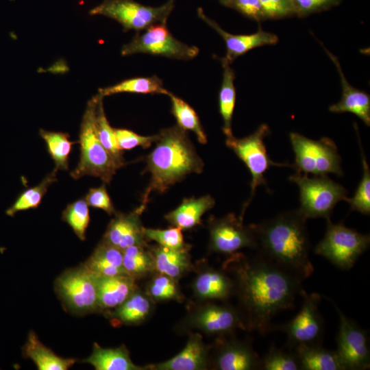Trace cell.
Listing matches in <instances>:
<instances>
[{"label":"cell","mask_w":370,"mask_h":370,"mask_svg":"<svg viewBox=\"0 0 370 370\" xmlns=\"http://www.w3.org/2000/svg\"><path fill=\"white\" fill-rule=\"evenodd\" d=\"M370 244L369 234H363L342 223H333L327 219L326 231L317 245L314 253L328 259L343 270H349Z\"/></svg>","instance_id":"ba28073f"},{"label":"cell","mask_w":370,"mask_h":370,"mask_svg":"<svg viewBox=\"0 0 370 370\" xmlns=\"http://www.w3.org/2000/svg\"><path fill=\"white\" fill-rule=\"evenodd\" d=\"M119 147L121 150H128L140 146L145 149L149 147L157 139L158 135L141 136L132 130L114 128Z\"/></svg>","instance_id":"b9f144b4"},{"label":"cell","mask_w":370,"mask_h":370,"mask_svg":"<svg viewBox=\"0 0 370 370\" xmlns=\"http://www.w3.org/2000/svg\"><path fill=\"white\" fill-rule=\"evenodd\" d=\"M175 1L169 0L159 7H151L134 0H103L89 14L112 18L122 25L124 31L140 32L154 25L166 24Z\"/></svg>","instance_id":"9c48e42d"},{"label":"cell","mask_w":370,"mask_h":370,"mask_svg":"<svg viewBox=\"0 0 370 370\" xmlns=\"http://www.w3.org/2000/svg\"><path fill=\"white\" fill-rule=\"evenodd\" d=\"M299 189L300 207L298 211L306 219H330L336 204L345 201L347 190L333 181L328 175H314L295 174L288 177Z\"/></svg>","instance_id":"5b68a950"},{"label":"cell","mask_w":370,"mask_h":370,"mask_svg":"<svg viewBox=\"0 0 370 370\" xmlns=\"http://www.w3.org/2000/svg\"><path fill=\"white\" fill-rule=\"evenodd\" d=\"M166 25L157 24L138 32L130 42L123 46L121 55L147 53L184 60L195 58L199 48L176 39Z\"/></svg>","instance_id":"8fae6325"},{"label":"cell","mask_w":370,"mask_h":370,"mask_svg":"<svg viewBox=\"0 0 370 370\" xmlns=\"http://www.w3.org/2000/svg\"><path fill=\"white\" fill-rule=\"evenodd\" d=\"M214 204V199L209 195L186 198L175 209L167 213L164 219L182 230H190L201 223L202 216Z\"/></svg>","instance_id":"cb8c5ba5"},{"label":"cell","mask_w":370,"mask_h":370,"mask_svg":"<svg viewBox=\"0 0 370 370\" xmlns=\"http://www.w3.org/2000/svg\"><path fill=\"white\" fill-rule=\"evenodd\" d=\"M122 92L168 95L169 91L164 87L162 81L156 75L127 79L113 86L99 88L98 91L102 97Z\"/></svg>","instance_id":"4dcf8cb0"},{"label":"cell","mask_w":370,"mask_h":370,"mask_svg":"<svg viewBox=\"0 0 370 370\" xmlns=\"http://www.w3.org/2000/svg\"><path fill=\"white\" fill-rule=\"evenodd\" d=\"M123 266L125 273L136 280L155 271L149 245H134L123 250Z\"/></svg>","instance_id":"1f68e13d"},{"label":"cell","mask_w":370,"mask_h":370,"mask_svg":"<svg viewBox=\"0 0 370 370\" xmlns=\"http://www.w3.org/2000/svg\"><path fill=\"white\" fill-rule=\"evenodd\" d=\"M339 319L336 350L345 370H364L370 367L367 333L345 315L331 301Z\"/></svg>","instance_id":"5bb4252c"},{"label":"cell","mask_w":370,"mask_h":370,"mask_svg":"<svg viewBox=\"0 0 370 370\" xmlns=\"http://www.w3.org/2000/svg\"><path fill=\"white\" fill-rule=\"evenodd\" d=\"M199 16L208 25L212 27L224 40L226 45V55L223 58L231 64L238 56L249 50L264 45H275L278 42V37L270 32L262 30L260 27L254 34L236 35L223 30L215 21L208 18L201 8L198 9Z\"/></svg>","instance_id":"ac0fdd59"},{"label":"cell","mask_w":370,"mask_h":370,"mask_svg":"<svg viewBox=\"0 0 370 370\" xmlns=\"http://www.w3.org/2000/svg\"><path fill=\"white\" fill-rule=\"evenodd\" d=\"M98 99L97 94L87 103L79 135V160L70 175L75 180L94 176L109 184L119 168L100 143L96 132L95 116Z\"/></svg>","instance_id":"277c9868"},{"label":"cell","mask_w":370,"mask_h":370,"mask_svg":"<svg viewBox=\"0 0 370 370\" xmlns=\"http://www.w3.org/2000/svg\"><path fill=\"white\" fill-rule=\"evenodd\" d=\"M306 221L296 210L252 224L259 254L302 280L314 272Z\"/></svg>","instance_id":"7a4b0ae2"},{"label":"cell","mask_w":370,"mask_h":370,"mask_svg":"<svg viewBox=\"0 0 370 370\" xmlns=\"http://www.w3.org/2000/svg\"><path fill=\"white\" fill-rule=\"evenodd\" d=\"M223 66V80L219 93V113L222 117L223 132L227 138L233 136L232 121L236 103L235 74L230 64L223 58L221 59Z\"/></svg>","instance_id":"f546056e"},{"label":"cell","mask_w":370,"mask_h":370,"mask_svg":"<svg viewBox=\"0 0 370 370\" xmlns=\"http://www.w3.org/2000/svg\"><path fill=\"white\" fill-rule=\"evenodd\" d=\"M84 264L99 277L127 275L123 266V251L103 240Z\"/></svg>","instance_id":"484cf974"},{"label":"cell","mask_w":370,"mask_h":370,"mask_svg":"<svg viewBox=\"0 0 370 370\" xmlns=\"http://www.w3.org/2000/svg\"><path fill=\"white\" fill-rule=\"evenodd\" d=\"M62 219L81 241L86 240L90 217L88 206L84 199H77L67 205L62 212Z\"/></svg>","instance_id":"f35d334b"},{"label":"cell","mask_w":370,"mask_h":370,"mask_svg":"<svg viewBox=\"0 0 370 370\" xmlns=\"http://www.w3.org/2000/svg\"><path fill=\"white\" fill-rule=\"evenodd\" d=\"M223 268L232 276L246 330L262 335L273 330V318L292 308L304 291L302 279L259 254L248 257L235 253Z\"/></svg>","instance_id":"6da1fadb"},{"label":"cell","mask_w":370,"mask_h":370,"mask_svg":"<svg viewBox=\"0 0 370 370\" xmlns=\"http://www.w3.org/2000/svg\"><path fill=\"white\" fill-rule=\"evenodd\" d=\"M186 323L191 328L220 336L236 328L246 330L240 310L226 305L209 304L197 308L189 314Z\"/></svg>","instance_id":"9a60e30c"},{"label":"cell","mask_w":370,"mask_h":370,"mask_svg":"<svg viewBox=\"0 0 370 370\" xmlns=\"http://www.w3.org/2000/svg\"><path fill=\"white\" fill-rule=\"evenodd\" d=\"M54 288L68 311L78 315L99 312L97 275L84 263L64 271L56 280Z\"/></svg>","instance_id":"30bf717a"},{"label":"cell","mask_w":370,"mask_h":370,"mask_svg":"<svg viewBox=\"0 0 370 370\" xmlns=\"http://www.w3.org/2000/svg\"><path fill=\"white\" fill-rule=\"evenodd\" d=\"M358 140L360 149L362 165V175L353 197H347V201L352 210L357 211L365 215L370 214V169L362 147L358 130H356Z\"/></svg>","instance_id":"8d00e7d4"},{"label":"cell","mask_w":370,"mask_h":370,"mask_svg":"<svg viewBox=\"0 0 370 370\" xmlns=\"http://www.w3.org/2000/svg\"><path fill=\"white\" fill-rule=\"evenodd\" d=\"M289 138L295 153L293 165L296 174L343 175L341 158L332 139L323 137L314 140L297 132H291Z\"/></svg>","instance_id":"52a82bcc"},{"label":"cell","mask_w":370,"mask_h":370,"mask_svg":"<svg viewBox=\"0 0 370 370\" xmlns=\"http://www.w3.org/2000/svg\"><path fill=\"white\" fill-rule=\"evenodd\" d=\"M84 199L88 206L101 209L110 215L116 212L105 184L99 187L90 188Z\"/></svg>","instance_id":"ee69618b"},{"label":"cell","mask_w":370,"mask_h":370,"mask_svg":"<svg viewBox=\"0 0 370 370\" xmlns=\"http://www.w3.org/2000/svg\"><path fill=\"white\" fill-rule=\"evenodd\" d=\"M342 0H293L295 15L299 17L335 6Z\"/></svg>","instance_id":"f6af8a7d"},{"label":"cell","mask_w":370,"mask_h":370,"mask_svg":"<svg viewBox=\"0 0 370 370\" xmlns=\"http://www.w3.org/2000/svg\"><path fill=\"white\" fill-rule=\"evenodd\" d=\"M326 53L336 67L340 76L342 86V97L341 100L329 107V110L334 113L351 112L356 115L363 123L370 125V97L365 92L354 88L347 82L342 71L340 62L334 55L329 51L319 41Z\"/></svg>","instance_id":"ffe728a7"},{"label":"cell","mask_w":370,"mask_h":370,"mask_svg":"<svg viewBox=\"0 0 370 370\" xmlns=\"http://www.w3.org/2000/svg\"><path fill=\"white\" fill-rule=\"evenodd\" d=\"M168 96L171 99V112L176 119L177 125L185 131L193 132L200 143H207V136L194 109L171 92Z\"/></svg>","instance_id":"e575fe53"},{"label":"cell","mask_w":370,"mask_h":370,"mask_svg":"<svg viewBox=\"0 0 370 370\" xmlns=\"http://www.w3.org/2000/svg\"><path fill=\"white\" fill-rule=\"evenodd\" d=\"M153 308V301L151 297L145 292L137 289L120 306L105 312L114 325H137L151 315Z\"/></svg>","instance_id":"603a6c76"},{"label":"cell","mask_w":370,"mask_h":370,"mask_svg":"<svg viewBox=\"0 0 370 370\" xmlns=\"http://www.w3.org/2000/svg\"><path fill=\"white\" fill-rule=\"evenodd\" d=\"M212 363L219 370L261 369V358L249 343L223 336L217 342Z\"/></svg>","instance_id":"2e32d148"},{"label":"cell","mask_w":370,"mask_h":370,"mask_svg":"<svg viewBox=\"0 0 370 370\" xmlns=\"http://www.w3.org/2000/svg\"><path fill=\"white\" fill-rule=\"evenodd\" d=\"M23 356L30 358L39 370H66L77 361L75 358H63L44 345L36 334L30 331L23 347Z\"/></svg>","instance_id":"f1b7e54d"},{"label":"cell","mask_w":370,"mask_h":370,"mask_svg":"<svg viewBox=\"0 0 370 370\" xmlns=\"http://www.w3.org/2000/svg\"><path fill=\"white\" fill-rule=\"evenodd\" d=\"M303 302L298 314L286 324L275 329L282 331L287 336V346L293 349L304 344H321L323 321L319 310L321 301L319 294L302 292Z\"/></svg>","instance_id":"4fadbf2b"},{"label":"cell","mask_w":370,"mask_h":370,"mask_svg":"<svg viewBox=\"0 0 370 370\" xmlns=\"http://www.w3.org/2000/svg\"><path fill=\"white\" fill-rule=\"evenodd\" d=\"M222 3H223L224 5H227L229 0H219Z\"/></svg>","instance_id":"7dc6e473"},{"label":"cell","mask_w":370,"mask_h":370,"mask_svg":"<svg viewBox=\"0 0 370 370\" xmlns=\"http://www.w3.org/2000/svg\"><path fill=\"white\" fill-rule=\"evenodd\" d=\"M154 262L155 271L178 280L191 269L190 247L173 249L159 245L149 247Z\"/></svg>","instance_id":"d4e9b609"},{"label":"cell","mask_w":370,"mask_h":370,"mask_svg":"<svg viewBox=\"0 0 370 370\" xmlns=\"http://www.w3.org/2000/svg\"><path fill=\"white\" fill-rule=\"evenodd\" d=\"M270 134L267 124H261L251 134L237 138L234 136L226 138V146L232 149L238 158L243 162L251 175L250 183L251 194L249 199L243 206L241 218L243 219L245 210L251 202L255 195L256 189L259 186H264L269 191L264 173L272 166L291 167L293 164L288 162H275L270 158L264 144V138Z\"/></svg>","instance_id":"8992f818"},{"label":"cell","mask_w":370,"mask_h":370,"mask_svg":"<svg viewBox=\"0 0 370 370\" xmlns=\"http://www.w3.org/2000/svg\"><path fill=\"white\" fill-rule=\"evenodd\" d=\"M227 6L257 21L266 19L260 0H229Z\"/></svg>","instance_id":"bcb514c9"},{"label":"cell","mask_w":370,"mask_h":370,"mask_svg":"<svg viewBox=\"0 0 370 370\" xmlns=\"http://www.w3.org/2000/svg\"><path fill=\"white\" fill-rule=\"evenodd\" d=\"M293 349L302 370H345L336 350L320 343L299 345Z\"/></svg>","instance_id":"4316f807"},{"label":"cell","mask_w":370,"mask_h":370,"mask_svg":"<svg viewBox=\"0 0 370 370\" xmlns=\"http://www.w3.org/2000/svg\"><path fill=\"white\" fill-rule=\"evenodd\" d=\"M267 18H282L295 14L293 0H260Z\"/></svg>","instance_id":"7bdbcfd3"},{"label":"cell","mask_w":370,"mask_h":370,"mask_svg":"<svg viewBox=\"0 0 370 370\" xmlns=\"http://www.w3.org/2000/svg\"><path fill=\"white\" fill-rule=\"evenodd\" d=\"M192 288L195 295L201 300H225L234 294V284L226 273L206 269L195 279Z\"/></svg>","instance_id":"7402d4cb"},{"label":"cell","mask_w":370,"mask_h":370,"mask_svg":"<svg viewBox=\"0 0 370 370\" xmlns=\"http://www.w3.org/2000/svg\"><path fill=\"white\" fill-rule=\"evenodd\" d=\"M83 362L90 364L96 370L145 369V367L133 362L124 345L115 348H103L95 343L91 355Z\"/></svg>","instance_id":"83f0119b"},{"label":"cell","mask_w":370,"mask_h":370,"mask_svg":"<svg viewBox=\"0 0 370 370\" xmlns=\"http://www.w3.org/2000/svg\"><path fill=\"white\" fill-rule=\"evenodd\" d=\"M98 95L95 116L96 132L100 143L120 169L125 164L123 151L119 147L114 128L111 127L106 116L103 105V97L99 94Z\"/></svg>","instance_id":"d6a6232c"},{"label":"cell","mask_w":370,"mask_h":370,"mask_svg":"<svg viewBox=\"0 0 370 370\" xmlns=\"http://www.w3.org/2000/svg\"><path fill=\"white\" fill-rule=\"evenodd\" d=\"M39 134L45 140L47 151L55 163L54 169L58 171L68 170L72 145L76 142L71 141L69 134L64 132L40 129Z\"/></svg>","instance_id":"836d02e7"},{"label":"cell","mask_w":370,"mask_h":370,"mask_svg":"<svg viewBox=\"0 0 370 370\" xmlns=\"http://www.w3.org/2000/svg\"><path fill=\"white\" fill-rule=\"evenodd\" d=\"M99 311L116 308L138 289L136 280L127 275L97 276Z\"/></svg>","instance_id":"44dd1931"},{"label":"cell","mask_w":370,"mask_h":370,"mask_svg":"<svg viewBox=\"0 0 370 370\" xmlns=\"http://www.w3.org/2000/svg\"><path fill=\"white\" fill-rule=\"evenodd\" d=\"M261 369L299 370L301 369L294 351H284L271 345L261 359Z\"/></svg>","instance_id":"ab89813d"},{"label":"cell","mask_w":370,"mask_h":370,"mask_svg":"<svg viewBox=\"0 0 370 370\" xmlns=\"http://www.w3.org/2000/svg\"><path fill=\"white\" fill-rule=\"evenodd\" d=\"M145 293L153 301H182L184 298L177 280L160 273L149 282Z\"/></svg>","instance_id":"74e56055"},{"label":"cell","mask_w":370,"mask_h":370,"mask_svg":"<svg viewBox=\"0 0 370 370\" xmlns=\"http://www.w3.org/2000/svg\"><path fill=\"white\" fill-rule=\"evenodd\" d=\"M57 173L58 171L54 169L38 185L24 190L6 210V214L13 217L19 211L38 208L49 186L57 181Z\"/></svg>","instance_id":"d590c367"},{"label":"cell","mask_w":370,"mask_h":370,"mask_svg":"<svg viewBox=\"0 0 370 370\" xmlns=\"http://www.w3.org/2000/svg\"><path fill=\"white\" fill-rule=\"evenodd\" d=\"M143 232L147 241H156L158 245L166 248L181 249L190 247L184 242L182 230L177 227L163 230L144 227Z\"/></svg>","instance_id":"60d3db41"},{"label":"cell","mask_w":370,"mask_h":370,"mask_svg":"<svg viewBox=\"0 0 370 370\" xmlns=\"http://www.w3.org/2000/svg\"><path fill=\"white\" fill-rule=\"evenodd\" d=\"M209 249L212 252L232 255L243 248L257 249L252 224L245 225L243 219L230 213L221 218L208 219Z\"/></svg>","instance_id":"7c38bea8"},{"label":"cell","mask_w":370,"mask_h":370,"mask_svg":"<svg viewBox=\"0 0 370 370\" xmlns=\"http://www.w3.org/2000/svg\"><path fill=\"white\" fill-rule=\"evenodd\" d=\"M157 135L144 171L151 175L142 197V204L146 206L151 193H164L187 175L201 173L204 166L186 131L177 125L163 129Z\"/></svg>","instance_id":"3957f363"},{"label":"cell","mask_w":370,"mask_h":370,"mask_svg":"<svg viewBox=\"0 0 370 370\" xmlns=\"http://www.w3.org/2000/svg\"><path fill=\"white\" fill-rule=\"evenodd\" d=\"M146 208L141 204L128 213L115 212L110 221L102 240L121 249L134 246L147 245L144 236L140 216Z\"/></svg>","instance_id":"e0dca14e"},{"label":"cell","mask_w":370,"mask_h":370,"mask_svg":"<svg viewBox=\"0 0 370 370\" xmlns=\"http://www.w3.org/2000/svg\"><path fill=\"white\" fill-rule=\"evenodd\" d=\"M210 362L209 349L199 333H191L184 349L173 358L145 366L151 370H203Z\"/></svg>","instance_id":"d6986e66"}]
</instances>
